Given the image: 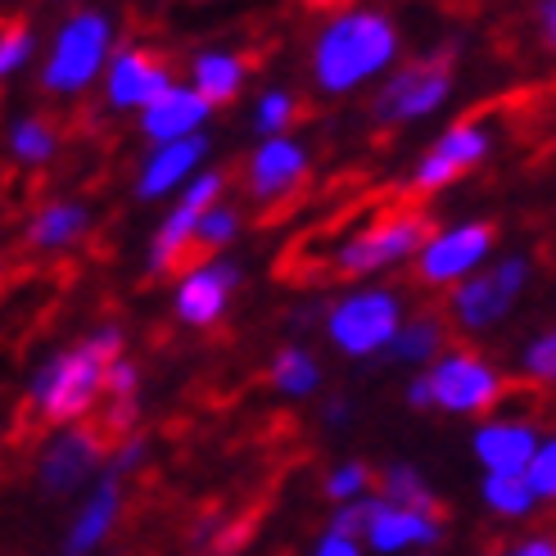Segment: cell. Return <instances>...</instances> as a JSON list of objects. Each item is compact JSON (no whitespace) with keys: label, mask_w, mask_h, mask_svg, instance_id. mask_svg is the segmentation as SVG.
Listing matches in <instances>:
<instances>
[{"label":"cell","mask_w":556,"mask_h":556,"mask_svg":"<svg viewBox=\"0 0 556 556\" xmlns=\"http://www.w3.org/2000/svg\"><path fill=\"white\" fill-rule=\"evenodd\" d=\"M118 353H123V330L100 326L91 340L54 353L37 371L33 389H27V407H33L46 426H68L77 416H87L96 407V399L104 394V367L114 363Z\"/></svg>","instance_id":"obj_1"},{"label":"cell","mask_w":556,"mask_h":556,"mask_svg":"<svg viewBox=\"0 0 556 556\" xmlns=\"http://www.w3.org/2000/svg\"><path fill=\"white\" fill-rule=\"evenodd\" d=\"M399 54V27L380 10H349L321 27L313 46V73L321 91H353L367 77L384 73Z\"/></svg>","instance_id":"obj_2"},{"label":"cell","mask_w":556,"mask_h":556,"mask_svg":"<svg viewBox=\"0 0 556 556\" xmlns=\"http://www.w3.org/2000/svg\"><path fill=\"white\" fill-rule=\"evenodd\" d=\"M109 41H114V27H109L104 14H96V10L73 14L60 27V37H54V50L41 68V87L60 91V96L87 91L100 77V68L109 64Z\"/></svg>","instance_id":"obj_3"},{"label":"cell","mask_w":556,"mask_h":556,"mask_svg":"<svg viewBox=\"0 0 556 556\" xmlns=\"http://www.w3.org/2000/svg\"><path fill=\"white\" fill-rule=\"evenodd\" d=\"M430 240V217L403 208L384 222H371L367 231H357L353 240H344L336 254H330V271L336 276H371L384 271L412 254H421V244Z\"/></svg>","instance_id":"obj_4"},{"label":"cell","mask_w":556,"mask_h":556,"mask_svg":"<svg viewBox=\"0 0 556 556\" xmlns=\"http://www.w3.org/2000/svg\"><path fill=\"white\" fill-rule=\"evenodd\" d=\"M399 326H403V313H399V299L389 290H357L326 313V336L349 357L384 353L394 344Z\"/></svg>","instance_id":"obj_5"},{"label":"cell","mask_w":556,"mask_h":556,"mask_svg":"<svg viewBox=\"0 0 556 556\" xmlns=\"http://www.w3.org/2000/svg\"><path fill=\"white\" fill-rule=\"evenodd\" d=\"M453 91V54H426L407 68H399L394 77L380 87L376 96V118L380 123H416L434 114V109L448 100Z\"/></svg>","instance_id":"obj_6"},{"label":"cell","mask_w":556,"mask_h":556,"mask_svg":"<svg viewBox=\"0 0 556 556\" xmlns=\"http://www.w3.org/2000/svg\"><path fill=\"white\" fill-rule=\"evenodd\" d=\"M426 384H430V403L443 412H457V416L489 412L507 394V380L493 371V363H484V357L466 353V349L434 357V367L426 371Z\"/></svg>","instance_id":"obj_7"},{"label":"cell","mask_w":556,"mask_h":556,"mask_svg":"<svg viewBox=\"0 0 556 556\" xmlns=\"http://www.w3.org/2000/svg\"><path fill=\"white\" fill-rule=\"evenodd\" d=\"M525 281H530V263H525V258H503L497 267H489L480 276H470V281H462L457 294H453L457 326H466V330L497 326V321L511 313V303L520 299Z\"/></svg>","instance_id":"obj_8"},{"label":"cell","mask_w":556,"mask_h":556,"mask_svg":"<svg viewBox=\"0 0 556 556\" xmlns=\"http://www.w3.org/2000/svg\"><path fill=\"white\" fill-rule=\"evenodd\" d=\"M104 448H109V439L87 426V430H64V434H54L41 457H37V484L46 497H68L73 489H81V480L91 476V470L104 462Z\"/></svg>","instance_id":"obj_9"},{"label":"cell","mask_w":556,"mask_h":556,"mask_svg":"<svg viewBox=\"0 0 556 556\" xmlns=\"http://www.w3.org/2000/svg\"><path fill=\"white\" fill-rule=\"evenodd\" d=\"M489 249H493L489 222H462V227L439 231L421 244V263H416V271H421L426 286H448V281H462V276L476 271Z\"/></svg>","instance_id":"obj_10"},{"label":"cell","mask_w":556,"mask_h":556,"mask_svg":"<svg viewBox=\"0 0 556 556\" xmlns=\"http://www.w3.org/2000/svg\"><path fill=\"white\" fill-rule=\"evenodd\" d=\"M489 154V131L476 127V123H457L448 127L434 141V150L416 163V173H412V190L416 194H430V190H443V186H453L457 177H466L470 168H480Z\"/></svg>","instance_id":"obj_11"},{"label":"cell","mask_w":556,"mask_h":556,"mask_svg":"<svg viewBox=\"0 0 556 556\" xmlns=\"http://www.w3.org/2000/svg\"><path fill=\"white\" fill-rule=\"evenodd\" d=\"M222 186H227V177L222 173H204L200 181H194L186 190V200L163 217V227L150 244V271H173L190 258V240H194V222H200L204 208H213V200L222 194Z\"/></svg>","instance_id":"obj_12"},{"label":"cell","mask_w":556,"mask_h":556,"mask_svg":"<svg viewBox=\"0 0 556 556\" xmlns=\"http://www.w3.org/2000/svg\"><path fill=\"white\" fill-rule=\"evenodd\" d=\"M240 286V267L227 263V258H213L204 267H194L181 276L177 286V317L190 321V326H213Z\"/></svg>","instance_id":"obj_13"},{"label":"cell","mask_w":556,"mask_h":556,"mask_svg":"<svg viewBox=\"0 0 556 556\" xmlns=\"http://www.w3.org/2000/svg\"><path fill=\"white\" fill-rule=\"evenodd\" d=\"M173 87V73L150 50H118L109 64V104L114 109H146Z\"/></svg>","instance_id":"obj_14"},{"label":"cell","mask_w":556,"mask_h":556,"mask_svg":"<svg viewBox=\"0 0 556 556\" xmlns=\"http://www.w3.org/2000/svg\"><path fill=\"white\" fill-rule=\"evenodd\" d=\"M303 173H308V150L286 141V136H267L254 150V159H249V194L258 204L281 200L303 181Z\"/></svg>","instance_id":"obj_15"},{"label":"cell","mask_w":556,"mask_h":556,"mask_svg":"<svg viewBox=\"0 0 556 556\" xmlns=\"http://www.w3.org/2000/svg\"><path fill=\"white\" fill-rule=\"evenodd\" d=\"M208 100L194 91V87H168L154 104H146V136L159 146H173V141H186V136H200L204 118H208Z\"/></svg>","instance_id":"obj_16"},{"label":"cell","mask_w":556,"mask_h":556,"mask_svg":"<svg viewBox=\"0 0 556 556\" xmlns=\"http://www.w3.org/2000/svg\"><path fill=\"white\" fill-rule=\"evenodd\" d=\"M208 154V141L204 136H186V141H173V146H159L150 154V163L141 168V181H136V194L141 200H159V194H168L177 190L190 173H194V163H200Z\"/></svg>","instance_id":"obj_17"},{"label":"cell","mask_w":556,"mask_h":556,"mask_svg":"<svg viewBox=\"0 0 556 556\" xmlns=\"http://www.w3.org/2000/svg\"><path fill=\"white\" fill-rule=\"evenodd\" d=\"M114 480H118V476L100 480V484H96V493L87 497V507H81V516L73 520V530H68V539H64V556H91V552L109 539V530L118 525L123 493H118V484H114Z\"/></svg>","instance_id":"obj_18"},{"label":"cell","mask_w":556,"mask_h":556,"mask_svg":"<svg viewBox=\"0 0 556 556\" xmlns=\"http://www.w3.org/2000/svg\"><path fill=\"white\" fill-rule=\"evenodd\" d=\"M367 539L376 552H403V547H430L439 543V525L426 511H407V507H389L380 503V511L367 525Z\"/></svg>","instance_id":"obj_19"},{"label":"cell","mask_w":556,"mask_h":556,"mask_svg":"<svg viewBox=\"0 0 556 556\" xmlns=\"http://www.w3.org/2000/svg\"><path fill=\"white\" fill-rule=\"evenodd\" d=\"M539 434L530 426H516V421H493L476 434V457L489 470H525L539 448Z\"/></svg>","instance_id":"obj_20"},{"label":"cell","mask_w":556,"mask_h":556,"mask_svg":"<svg viewBox=\"0 0 556 556\" xmlns=\"http://www.w3.org/2000/svg\"><path fill=\"white\" fill-rule=\"evenodd\" d=\"M87 222H91V213L81 204H46L33 217V227H27V244L33 249H64L87 231Z\"/></svg>","instance_id":"obj_21"},{"label":"cell","mask_w":556,"mask_h":556,"mask_svg":"<svg viewBox=\"0 0 556 556\" xmlns=\"http://www.w3.org/2000/svg\"><path fill=\"white\" fill-rule=\"evenodd\" d=\"M244 87V60L236 54H200L194 60V91L208 104H231Z\"/></svg>","instance_id":"obj_22"},{"label":"cell","mask_w":556,"mask_h":556,"mask_svg":"<svg viewBox=\"0 0 556 556\" xmlns=\"http://www.w3.org/2000/svg\"><path fill=\"white\" fill-rule=\"evenodd\" d=\"M380 489H384V503L389 507H407V511H426V516H439V497L430 493L426 476L416 466H389L380 476Z\"/></svg>","instance_id":"obj_23"},{"label":"cell","mask_w":556,"mask_h":556,"mask_svg":"<svg viewBox=\"0 0 556 556\" xmlns=\"http://www.w3.org/2000/svg\"><path fill=\"white\" fill-rule=\"evenodd\" d=\"M271 384L281 389V394H290V399L313 394V389L321 384L317 357L308 349H281V353L271 357Z\"/></svg>","instance_id":"obj_24"},{"label":"cell","mask_w":556,"mask_h":556,"mask_svg":"<svg viewBox=\"0 0 556 556\" xmlns=\"http://www.w3.org/2000/svg\"><path fill=\"white\" fill-rule=\"evenodd\" d=\"M484 503L497 511V516H530V507L539 503L525 470H489L484 480Z\"/></svg>","instance_id":"obj_25"},{"label":"cell","mask_w":556,"mask_h":556,"mask_svg":"<svg viewBox=\"0 0 556 556\" xmlns=\"http://www.w3.org/2000/svg\"><path fill=\"white\" fill-rule=\"evenodd\" d=\"M439 344H443V326L434 317H416V321L399 326L394 344H389V357H394V363L416 367V363H430V357L439 353Z\"/></svg>","instance_id":"obj_26"},{"label":"cell","mask_w":556,"mask_h":556,"mask_svg":"<svg viewBox=\"0 0 556 556\" xmlns=\"http://www.w3.org/2000/svg\"><path fill=\"white\" fill-rule=\"evenodd\" d=\"M240 231V217L236 208H204L200 222H194V240H190V258H204L213 263L217 249H227Z\"/></svg>","instance_id":"obj_27"},{"label":"cell","mask_w":556,"mask_h":556,"mask_svg":"<svg viewBox=\"0 0 556 556\" xmlns=\"http://www.w3.org/2000/svg\"><path fill=\"white\" fill-rule=\"evenodd\" d=\"M10 150H14L18 163H46V159L54 154V131H50V123H41V118H23V123H14V131H10Z\"/></svg>","instance_id":"obj_28"},{"label":"cell","mask_w":556,"mask_h":556,"mask_svg":"<svg viewBox=\"0 0 556 556\" xmlns=\"http://www.w3.org/2000/svg\"><path fill=\"white\" fill-rule=\"evenodd\" d=\"M525 480H530L534 497H547V503H556V439L539 443L530 466H525Z\"/></svg>","instance_id":"obj_29"},{"label":"cell","mask_w":556,"mask_h":556,"mask_svg":"<svg viewBox=\"0 0 556 556\" xmlns=\"http://www.w3.org/2000/svg\"><path fill=\"white\" fill-rule=\"evenodd\" d=\"M380 503H384V497H353V503H344L336 516H330V534H344V539L367 534V525L380 511Z\"/></svg>","instance_id":"obj_30"},{"label":"cell","mask_w":556,"mask_h":556,"mask_svg":"<svg viewBox=\"0 0 556 556\" xmlns=\"http://www.w3.org/2000/svg\"><path fill=\"white\" fill-rule=\"evenodd\" d=\"M27 54H33V33H27L23 23L0 18V77H10L14 68H23Z\"/></svg>","instance_id":"obj_31"},{"label":"cell","mask_w":556,"mask_h":556,"mask_svg":"<svg viewBox=\"0 0 556 556\" xmlns=\"http://www.w3.org/2000/svg\"><path fill=\"white\" fill-rule=\"evenodd\" d=\"M367 480H371V470H367L363 462H344V466H336V470H330L326 493L336 497V503H353V497H363Z\"/></svg>","instance_id":"obj_32"},{"label":"cell","mask_w":556,"mask_h":556,"mask_svg":"<svg viewBox=\"0 0 556 556\" xmlns=\"http://www.w3.org/2000/svg\"><path fill=\"white\" fill-rule=\"evenodd\" d=\"M294 123V96L290 91H267L258 100V131L267 136H281V127Z\"/></svg>","instance_id":"obj_33"},{"label":"cell","mask_w":556,"mask_h":556,"mask_svg":"<svg viewBox=\"0 0 556 556\" xmlns=\"http://www.w3.org/2000/svg\"><path fill=\"white\" fill-rule=\"evenodd\" d=\"M525 371L534 380H556V330H547V336H539L525 349Z\"/></svg>","instance_id":"obj_34"},{"label":"cell","mask_w":556,"mask_h":556,"mask_svg":"<svg viewBox=\"0 0 556 556\" xmlns=\"http://www.w3.org/2000/svg\"><path fill=\"white\" fill-rule=\"evenodd\" d=\"M136 384H141V376H136V367L123 363V357H114V363L104 367V394L109 399H136Z\"/></svg>","instance_id":"obj_35"},{"label":"cell","mask_w":556,"mask_h":556,"mask_svg":"<svg viewBox=\"0 0 556 556\" xmlns=\"http://www.w3.org/2000/svg\"><path fill=\"white\" fill-rule=\"evenodd\" d=\"M141 462H146V439L127 434V439L118 443V453H114V476H123V470H136Z\"/></svg>","instance_id":"obj_36"},{"label":"cell","mask_w":556,"mask_h":556,"mask_svg":"<svg viewBox=\"0 0 556 556\" xmlns=\"http://www.w3.org/2000/svg\"><path fill=\"white\" fill-rule=\"evenodd\" d=\"M313 556H363V552H357V539H344V534H330L326 530V539L317 543Z\"/></svg>","instance_id":"obj_37"},{"label":"cell","mask_w":556,"mask_h":556,"mask_svg":"<svg viewBox=\"0 0 556 556\" xmlns=\"http://www.w3.org/2000/svg\"><path fill=\"white\" fill-rule=\"evenodd\" d=\"M539 27H543V41L556 50V0H539Z\"/></svg>","instance_id":"obj_38"},{"label":"cell","mask_w":556,"mask_h":556,"mask_svg":"<svg viewBox=\"0 0 556 556\" xmlns=\"http://www.w3.org/2000/svg\"><path fill=\"white\" fill-rule=\"evenodd\" d=\"M511 556H556V539H530V543H520Z\"/></svg>","instance_id":"obj_39"},{"label":"cell","mask_w":556,"mask_h":556,"mask_svg":"<svg viewBox=\"0 0 556 556\" xmlns=\"http://www.w3.org/2000/svg\"><path fill=\"white\" fill-rule=\"evenodd\" d=\"M407 399H412V407H434V403H430V384H426V376H416V380H412Z\"/></svg>","instance_id":"obj_40"},{"label":"cell","mask_w":556,"mask_h":556,"mask_svg":"<svg viewBox=\"0 0 556 556\" xmlns=\"http://www.w3.org/2000/svg\"><path fill=\"white\" fill-rule=\"evenodd\" d=\"M326 421H330V426L349 421V403H344V399H330V407H326Z\"/></svg>","instance_id":"obj_41"},{"label":"cell","mask_w":556,"mask_h":556,"mask_svg":"<svg viewBox=\"0 0 556 556\" xmlns=\"http://www.w3.org/2000/svg\"><path fill=\"white\" fill-rule=\"evenodd\" d=\"M308 5H330V0H308Z\"/></svg>","instance_id":"obj_42"}]
</instances>
